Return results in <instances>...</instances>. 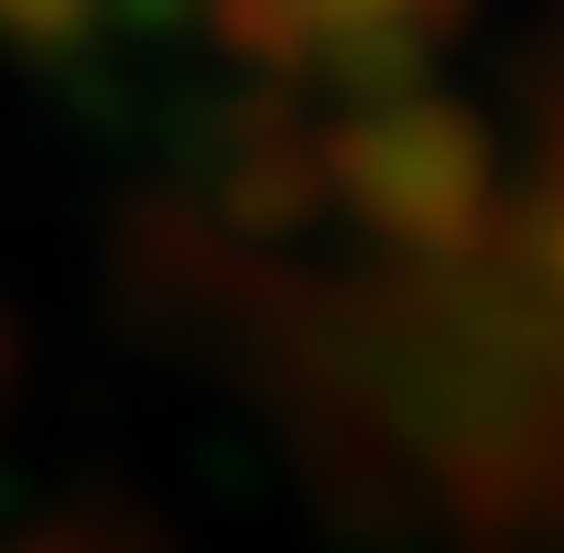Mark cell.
<instances>
[{
	"label": "cell",
	"mask_w": 564,
	"mask_h": 553,
	"mask_svg": "<svg viewBox=\"0 0 564 553\" xmlns=\"http://www.w3.org/2000/svg\"><path fill=\"white\" fill-rule=\"evenodd\" d=\"M467 22V0H304V33H315V76L348 87V98H391L423 87L434 44Z\"/></svg>",
	"instance_id": "7a4b0ae2"
},
{
	"label": "cell",
	"mask_w": 564,
	"mask_h": 553,
	"mask_svg": "<svg viewBox=\"0 0 564 553\" xmlns=\"http://www.w3.org/2000/svg\"><path fill=\"white\" fill-rule=\"evenodd\" d=\"M326 196L391 239L402 261H478L499 228V174H489V131L456 98H358L348 120L326 131Z\"/></svg>",
	"instance_id": "6da1fadb"
},
{
	"label": "cell",
	"mask_w": 564,
	"mask_h": 553,
	"mask_svg": "<svg viewBox=\"0 0 564 553\" xmlns=\"http://www.w3.org/2000/svg\"><path fill=\"white\" fill-rule=\"evenodd\" d=\"M543 261H554V304H564V196H554V217H543Z\"/></svg>",
	"instance_id": "277c9868"
},
{
	"label": "cell",
	"mask_w": 564,
	"mask_h": 553,
	"mask_svg": "<svg viewBox=\"0 0 564 553\" xmlns=\"http://www.w3.org/2000/svg\"><path fill=\"white\" fill-rule=\"evenodd\" d=\"M87 22H98V0H0V33H11V44H33V55L76 44Z\"/></svg>",
	"instance_id": "3957f363"
}]
</instances>
